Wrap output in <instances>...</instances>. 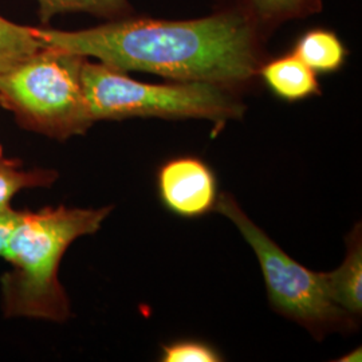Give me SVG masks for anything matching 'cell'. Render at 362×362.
<instances>
[{
  "label": "cell",
  "mask_w": 362,
  "mask_h": 362,
  "mask_svg": "<svg viewBox=\"0 0 362 362\" xmlns=\"http://www.w3.org/2000/svg\"><path fill=\"white\" fill-rule=\"evenodd\" d=\"M42 46L73 52L119 71L170 81L208 82L240 93L258 81L267 59L257 27L230 11L168 21L127 16L77 31L33 27Z\"/></svg>",
  "instance_id": "obj_1"
},
{
  "label": "cell",
  "mask_w": 362,
  "mask_h": 362,
  "mask_svg": "<svg viewBox=\"0 0 362 362\" xmlns=\"http://www.w3.org/2000/svg\"><path fill=\"white\" fill-rule=\"evenodd\" d=\"M113 207H46L19 211L1 257L11 269L0 278L1 309L7 318L65 322L70 302L58 272L78 238L100 231Z\"/></svg>",
  "instance_id": "obj_2"
},
{
  "label": "cell",
  "mask_w": 362,
  "mask_h": 362,
  "mask_svg": "<svg viewBox=\"0 0 362 362\" xmlns=\"http://www.w3.org/2000/svg\"><path fill=\"white\" fill-rule=\"evenodd\" d=\"M82 85L94 122L134 117L207 119L220 129L246 113V105L236 91L197 81L140 82L88 58L82 65Z\"/></svg>",
  "instance_id": "obj_3"
},
{
  "label": "cell",
  "mask_w": 362,
  "mask_h": 362,
  "mask_svg": "<svg viewBox=\"0 0 362 362\" xmlns=\"http://www.w3.org/2000/svg\"><path fill=\"white\" fill-rule=\"evenodd\" d=\"M86 58L42 46L0 76V105L27 130L65 141L90 129L82 85Z\"/></svg>",
  "instance_id": "obj_4"
},
{
  "label": "cell",
  "mask_w": 362,
  "mask_h": 362,
  "mask_svg": "<svg viewBox=\"0 0 362 362\" xmlns=\"http://www.w3.org/2000/svg\"><path fill=\"white\" fill-rule=\"evenodd\" d=\"M214 211L231 220L252 247L264 276L272 308L296 321L318 339L332 332H348L357 320L339 308L325 281V272H314L290 258L267 233L247 216L230 194H220Z\"/></svg>",
  "instance_id": "obj_5"
},
{
  "label": "cell",
  "mask_w": 362,
  "mask_h": 362,
  "mask_svg": "<svg viewBox=\"0 0 362 362\" xmlns=\"http://www.w3.org/2000/svg\"><path fill=\"white\" fill-rule=\"evenodd\" d=\"M157 188L165 208L185 219L202 218L214 211L219 196L215 173L194 156L164 163L157 173Z\"/></svg>",
  "instance_id": "obj_6"
},
{
  "label": "cell",
  "mask_w": 362,
  "mask_h": 362,
  "mask_svg": "<svg viewBox=\"0 0 362 362\" xmlns=\"http://www.w3.org/2000/svg\"><path fill=\"white\" fill-rule=\"evenodd\" d=\"M216 10L230 11L246 19L267 37L288 21L318 13L322 0H215Z\"/></svg>",
  "instance_id": "obj_7"
},
{
  "label": "cell",
  "mask_w": 362,
  "mask_h": 362,
  "mask_svg": "<svg viewBox=\"0 0 362 362\" xmlns=\"http://www.w3.org/2000/svg\"><path fill=\"white\" fill-rule=\"evenodd\" d=\"M318 74L290 52L274 59H266L258 77L281 100L297 103L321 94Z\"/></svg>",
  "instance_id": "obj_8"
},
{
  "label": "cell",
  "mask_w": 362,
  "mask_h": 362,
  "mask_svg": "<svg viewBox=\"0 0 362 362\" xmlns=\"http://www.w3.org/2000/svg\"><path fill=\"white\" fill-rule=\"evenodd\" d=\"M330 297L339 308L357 318L362 313V240L360 224L348 238V254L334 272H325Z\"/></svg>",
  "instance_id": "obj_9"
},
{
  "label": "cell",
  "mask_w": 362,
  "mask_h": 362,
  "mask_svg": "<svg viewBox=\"0 0 362 362\" xmlns=\"http://www.w3.org/2000/svg\"><path fill=\"white\" fill-rule=\"evenodd\" d=\"M291 52L317 74L336 73L348 58L344 42L336 33L326 28H311L302 34Z\"/></svg>",
  "instance_id": "obj_10"
},
{
  "label": "cell",
  "mask_w": 362,
  "mask_h": 362,
  "mask_svg": "<svg viewBox=\"0 0 362 362\" xmlns=\"http://www.w3.org/2000/svg\"><path fill=\"white\" fill-rule=\"evenodd\" d=\"M57 179L52 169H23L21 161L0 158V214L13 209L11 202L21 191L52 187Z\"/></svg>",
  "instance_id": "obj_11"
},
{
  "label": "cell",
  "mask_w": 362,
  "mask_h": 362,
  "mask_svg": "<svg viewBox=\"0 0 362 362\" xmlns=\"http://www.w3.org/2000/svg\"><path fill=\"white\" fill-rule=\"evenodd\" d=\"M39 15L47 23L58 13H86L115 21L133 15L129 0H38Z\"/></svg>",
  "instance_id": "obj_12"
},
{
  "label": "cell",
  "mask_w": 362,
  "mask_h": 362,
  "mask_svg": "<svg viewBox=\"0 0 362 362\" xmlns=\"http://www.w3.org/2000/svg\"><path fill=\"white\" fill-rule=\"evenodd\" d=\"M40 47L33 27L21 26L0 16V76Z\"/></svg>",
  "instance_id": "obj_13"
},
{
  "label": "cell",
  "mask_w": 362,
  "mask_h": 362,
  "mask_svg": "<svg viewBox=\"0 0 362 362\" xmlns=\"http://www.w3.org/2000/svg\"><path fill=\"white\" fill-rule=\"evenodd\" d=\"M221 356L211 345L200 341H176L161 348L164 362H219Z\"/></svg>",
  "instance_id": "obj_14"
},
{
  "label": "cell",
  "mask_w": 362,
  "mask_h": 362,
  "mask_svg": "<svg viewBox=\"0 0 362 362\" xmlns=\"http://www.w3.org/2000/svg\"><path fill=\"white\" fill-rule=\"evenodd\" d=\"M18 215H19V211H15V209H8L0 214V257L6 245V240L13 230L15 221L18 219Z\"/></svg>",
  "instance_id": "obj_15"
},
{
  "label": "cell",
  "mask_w": 362,
  "mask_h": 362,
  "mask_svg": "<svg viewBox=\"0 0 362 362\" xmlns=\"http://www.w3.org/2000/svg\"><path fill=\"white\" fill-rule=\"evenodd\" d=\"M338 361L350 362V361H361V348L354 349L348 354L344 356V358H339Z\"/></svg>",
  "instance_id": "obj_16"
},
{
  "label": "cell",
  "mask_w": 362,
  "mask_h": 362,
  "mask_svg": "<svg viewBox=\"0 0 362 362\" xmlns=\"http://www.w3.org/2000/svg\"><path fill=\"white\" fill-rule=\"evenodd\" d=\"M0 158H3V149H1V146H0Z\"/></svg>",
  "instance_id": "obj_17"
}]
</instances>
